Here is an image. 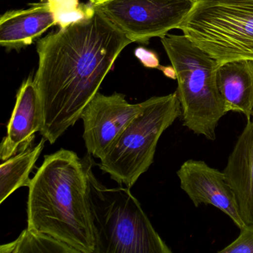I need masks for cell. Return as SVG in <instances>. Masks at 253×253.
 <instances>
[{
    "mask_svg": "<svg viewBox=\"0 0 253 253\" xmlns=\"http://www.w3.org/2000/svg\"><path fill=\"white\" fill-rule=\"evenodd\" d=\"M131 43L96 10L38 41L34 81L43 112L41 134L51 144L81 119L115 60Z\"/></svg>",
    "mask_w": 253,
    "mask_h": 253,
    "instance_id": "obj_1",
    "label": "cell"
},
{
    "mask_svg": "<svg viewBox=\"0 0 253 253\" xmlns=\"http://www.w3.org/2000/svg\"><path fill=\"white\" fill-rule=\"evenodd\" d=\"M91 156L87 152L81 158L64 149L45 155L29 187L28 229L51 235L78 253H95L97 246Z\"/></svg>",
    "mask_w": 253,
    "mask_h": 253,
    "instance_id": "obj_2",
    "label": "cell"
},
{
    "mask_svg": "<svg viewBox=\"0 0 253 253\" xmlns=\"http://www.w3.org/2000/svg\"><path fill=\"white\" fill-rule=\"evenodd\" d=\"M161 42L177 74L183 125L214 141L219 121L228 113L216 82L218 63L184 35L168 34Z\"/></svg>",
    "mask_w": 253,
    "mask_h": 253,
    "instance_id": "obj_3",
    "label": "cell"
},
{
    "mask_svg": "<svg viewBox=\"0 0 253 253\" xmlns=\"http://www.w3.org/2000/svg\"><path fill=\"white\" fill-rule=\"evenodd\" d=\"M91 201L95 253H171L129 188H108L93 171Z\"/></svg>",
    "mask_w": 253,
    "mask_h": 253,
    "instance_id": "obj_4",
    "label": "cell"
},
{
    "mask_svg": "<svg viewBox=\"0 0 253 253\" xmlns=\"http://www.w3.org/2000/svg\"><path fill=\"white\" fill-rule=\"evenodd\" d=\"M177 92L145 100L143 110L118 136L98 166L118 184L131 188L154 162L163 133L181 117Z\"/></svg>",
    "mask_w": 253,
    "mask_h": 253,
    "instance_id": "obj_5",
    "label": "cell"
},
{
    "mask_svg": "<svg viewBox=\"0 0 253 253\" xmlns=\"http://www.w3.org/2000/svg\"><path fill=\"white\" fill-rule=\"evenodd\" d=\"M179 29L219 65L253 61V5L195 1Z\"/></svg>",
    "mask_w": 253,
    "mask_h": 253,
    "instance_id": "obj_6",
    "label": "cell"
},
{
    "mask_svg": "<svg viewBox=\"0 0 253 253\" xmlns=\"http://www.w3.org/2000/svg\"><path fill=\"white\" fill-rule=\"evenodd\" d=\"M88 5L101 13L132 42L149 44L179 29L193 7L192 0H89Z\"/></svg>",
    "mask_w": 253,
    "mask_h": 253,
    "instance_id": "obj_7",
    "label": "cell"
},
{
    "mask_svg": "<svg viewBox=\"0 0 253 253\" xmlns=\"http://www.w3.org/2000/svg\"><path fill=\"white\" fill-rule=\"evenodd\" d=\"M145 101L131 104L126 96L97 92L81 114L87 152L101 160L124 128L143 110Z\"/></svg>",
    "mask_w": 253,
    "mask_h": 253,
    "instance_id": "obj_8",
    "label": "cell"
},
{
    "mask_svg": "<svg viewBox=\"0 0 253 253\" xmlns=\"http://www.w3.org/2000/svg\"><path fill=\"white\" fill-rule=\"evenodd\" d=\"M180 188L195 207L211 205L229 216L240 229L246 226L238 211L235 195L223 171L203 161L188 160L177 171Z\"/></svg>",
    "mask_w": 253,
    "mask_h": 253,
    "instance_id": "obj_9",
    "label": "cell"
},
{
    "mask_svg": "<svg viewBox=\"0 0 253 253\" xmlns=\"http://www.w3.org/2000/svg\"><path fill=\"white\" fill-rule=\"evenodd\" d=\"M43 112L32 76L22 84L15 106L7 127V134L0 145L1 161L32 147L35 134L43 127Z\"/></svg>",
    "mask_w": 253,
    "mask_h": 253,
    "instance_id": "obj_10",
    "label": "cell"
},
{
    "mask_svg": "<svg viewBox=\"0 0 253 253\" xmlns=\"http://www.w3.org/2000/svg\"><path fill=\"white\" fill-rule=\"evenodd\" d=\"M223 171L241 219L246 225L253 226V120L247 121Z\"/></svg>",
    "mask_w": 253,
    "mask_h": 253,
    "instance_id": "obj_11",
    "label": "cell"
},
{
    "mask_svg": "<svg viewBox=\"0 0 253 253\" xmlns=\"http://www.w3.org/2000/svg\"><path fill=\"white\" fill-rule=\"evenodd\" d=\"M56 25L55 14L48 0L32 4L27 9L7 11L0 17V45L18 51L32 45Z\"/></svg>",
    "mask_w": 253,
    "mask_h": 253,
    "instance_id": "obj_12",
    "label": "cell"
},
{
    "mask_svg": "<svg viewBox=\"0 0 253 253\" xmlns=\"http://www.w3.org/2000/svg\"><path fill=\"white\" fill-rule=\"evenodd\" d=\"M217 88L228 112L253 117V61L238 60L219 65L216 72Z\"/></svg>",
    "mask_w": 253,
    "mask_h": 253,
    "instance_id": "obj_13",
    "label": "cell"
},
{
    "mask_svg": "<svg viewBox=\"0 0 253 253\" xmlns=\"http://www.w3.org/2000/svg\"><path fill=\"white\" fill-rule=\"evenodd\" d=\"M46 139L42 137L36 146L20 152L0 167V203L2 204L11 194L32 183L30 173L43 150Z\"/></svg>",
    "mask_w": 253,
    "mask_h": 253,
    "instance_id": "obj_14",
    "label": "cell"
},
{
    "mask_svg": "<svg viewBox=\"0 0 253 253\" xmlns=\"http://www.w3.org/2000/svg\"><path fill=\"white\" fill-rule=\"evenodd\" d=\"M1 253H78L70 246L51 235L25 229L12 242L0 247Z\"/></svg>",
    "mask_w": 253,
    "mask_h": 253,
    "instance_id": "obj_15",
    "label": "cell"
},
{
    "mask_svg": "<svg viewBox=\"0 0 253 253\" xmlns=\"http://www.w3.org/2000/svg\"><path fill=\"white\" fill-rule=\"evenodd\" d=\"M55 14L60 28L79 21L94 11L88 4H81L79 0H48Z\"/></svg>",
    "mask_w": 253,
    "mask_h": 253,
    "instance_id": "obj_16",
    "label": "cell"
},
{
    "mask_svg": "<svg viewBox=\"0 0 253 253\" xmlns=\"http://www.w3.org/2000/svg\"><path fill=\"white\" fill-rule=\"evenodd\" d=\"M218 253H253V226L246 225L239 236Z\"/></svg>",
    "mask_w": 253,
    "mask_h": 253,
    "instance_id": "obj_17",
    "label": "cell"
},
{
    "mask_svg": "<svg viewBox=\"0 0 253 253\" xmlns=\"http://www.w3.org/2000/svg\"><path fill=\"white\" fill-rule=\"evenodd\" d=\"M134 54L145 67L158 69L161 67L158 56L154 51L146 49L143 47H138L134 51Z\"/></svg>",
    "mask_w": 253,
    "mask_h": 253,
    "instance_id": "obj_18",
    "label": "cell"
},
{
    "mask_svg": "<svg viewBox=\"0 0 253 253\" xmlns=\"http://www.w3.org/2000/svg\"><path fill=\"white\" fill-rule=\"evenodd\" d=\"M160 70L162 71L166 77L170 78V79L177 80V74H176L175 69L172 66H161L159 68Z\"/></svg>",
    "mask_w": 253,
    "mask_h": 253,
    "instance_id": "obj_19",
    "label": "cell"
},
{
    "mask_svg": "<svg viewBox=\"0 0 253 253\" xmlns=\"http://www.w3.org/2000/svg\"><path fill=\"white\" fill-rule=\"evenodd\" d=\"M195 1H212V2H234V3L248 4L253 5V0H192Z\"/></svg>",
    "mask_w": 253,
    "mask_h": 253,
    "instance_id": "obj_20",
    "label": "cell"
},
{
    "mask_svg": "<svg viewBox=\"0 0 253 253\" xmlns=\"http://www.w3.org/2000/svg\"></svg>",
    "mask_w": 253,
    "mask_h": 253,
    "instance_id": "obj_21",
    "label": "cell"
}]
</instances>
